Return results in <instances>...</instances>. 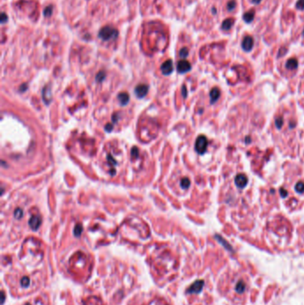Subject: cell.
<instances>
[{
	"instance_id": "obj_1",
	"label": "cell",
	"mask_w": 304,
	"mask_h": 305,
	"mask_svg": "<svg viewBox=\"0 0 304 305\" xmlns=\"http://www.w3.org/2000/svg\"><path fill=\"white\" fill-rule=\"evenodd\" d=\"M119 35V31L111 25L104 26L98 32V36L105 41H109L112 39H115Z\"/></svg>"
},
{
	"instance_id": "obj_2",
	"label": "cell",
	"mask_w": 304,
	"mask_h": 305,
	"mask_svg": "<svg viewBox=\"0 0 304 305\" xmlns=\"http://www.w3.org/2000/svg\"><path fill=\"white\" fill-rule=\"evenodd\" d=\"M208 145V140L204 136H199L195 141V150L198 154H202L205 153Z\"/></svg>"
},
{
	"instance_id": "obj_3",
	"label": "cell",
	"mask_w": 304,
	"mask_h": 305,
	"mask_svg": "<svg viewBox=\"0 0 304 305\" xmlns=\"http://www.w3.org/2000/svg\"><path fill=\"white\" fill-rule=\"evenodd\" d=\"M161 70L164 75H170L173 71V62L169 59L165 61L161 66Z\"/></svg>"
},
{
	"instance_id": "obj_4",
	"label": "cell",
	"mask_w": 304,
	"mask_h": 305,
	"mask_svg": "<svg viewBox=\"0 0 304 305\" xmlns=\"http://www.w3.org/2000/svg\"><path fill=\"white\" fill-rule=\"evenodd\" d=\"M148 93V86L145 84H139L135 88V94L138 98H142Z\"/></svg>"
},
{
	"instance_id": "obj_5",
	"label": "cell",
	"mask_w": 304,
	"mask_h": 305,
	"mask_svg": "<svg viewBox=\"0 0 304 305\" xmlns=\"http://www.w3.org/2000/svg\"><path fill=\"white\" fill-rule=\"evenodd\" d=\"M177 70L179 73H185L191 70V64L186 60H180L177 64Z\"/></svg>"
},
{
	"instance_id": "obj_6",
	"label": "cell",
	"mask_w": 304,
	"mask_h": 305,
	"mask_svg": "<svg viewBox=\"0 0 304 305\" xmlns=\"http://www.w3.org/2000/svg\"><path fill=\"white\" fill-rule=\"evenodd\" d=\"M253 47V39L251 36H246L244 37L242 42V47L244 51L246 52H250L252 49Z\"/></svg>"
},
{
	"instance_id": "obj_7",
	"label": "cell",
	"mask_w": 304,
	"mask_h": 305,
	"mask_svg": "<svg viewBox=\"0 0 304 305\" xmlns=\"http://www.w3.org/2000/svg\"><path fill=\"white\" fill-rule=\"evenodd\" d=\"M203 287V281L202 280H198L196 282H194L188 289H187V292L192 294V293H199L202 291Z\"/></svg>"
},
{
	"instance_id": "obj_8",
	"label": "cell",
	"mask_w": 304,
	"mask_h": 305,
	"mask_svg": "<svg viewBox=\"0 0 304 305\" xmlns=\"http://www.w3.org/2000/svg\"><path fill=\"white\" fill-rule=\"evenodd\" d=\"M29 225L33 230H37L41 225V218L39 216H32L29 220Z\"/></svg>"
},
{
	"instance_id": "obj_9",
	"label": "cell",
	"mask_w": 304,
	"mask_h": 305,
	"mask_svg": "<svg viewBox=\"0 0 304 305\" xmlns=\"http://www.w3.org/2000/svg\"><path fill=\"white\" fill-rule=\"evenodd\" d=\"M235 183L239 188H243L247 184V177L244 174H239L236 177Z\"/></svg>"
},
{
	"instance_id": "obj_10",
	"label": "cell",
	"mask_w": 304,
	"mask_h": 305,
	"mask_svg": "<svg viewBox=\"0 0 304 305\" xmlns=\"http://www.w3.org/2000/svg\"><path fill=\"white\" fill-rule=\"evenodd\" d=\"M234 23H235V19L234 18H228V19H226L222 22L221 29L223 30H229L232 28V26L234 25Z\"/></svg>"
},
{
	"instance_id": "obj_11",
	"label": "cell",
	"mask_w": 304,
	"mask_h": 305,
	"mask_svg": "<svg viewBox=\"0 0 304 305\" xmlns=\"http://www.w3.org/2000/svg\"><path fill=\"white\" fill-rule=\"evenodd\" d=\"M254 16H255V11L253 9H251L250 11L246 12L244 14H243V21L247 23H251L253 19H254Z\"/></svg>"
},
{
	"instance_id": "obj_12",
	"label": "cell",
	"mask_w": 304,
	"mask_h": 305,
	"mask_svg": "<svg viewBox=\"0 0 304 305\" xmlns=\"http://www.w3.org/2000/svg\"><path fill=\"white\" fill-rule=\"evenodd\" d=\"M118 99L122 105H126L129 101V95L126 92H122L118 95Z\"/></svg>"
},
{
	"instance_id": "obj_13",
	"label": "cell",
	"mask_w": 304,
	"mask_h": 305,
	"mask_svg": "<svg viewBox=\"0 0 304 305\" xmlns=\"http://www.w3.org/2000/svg\"><path fill=\"white\" fill-rule=\"evenodd\" d=\"M42 95H43V99L46 102V104H49V102L51 101V91L47 87H46L43 89Z\"/></svg>"
},
{
	"instance_id": "obj_14",
	"label": "cell",
	"mask_w": 304,
	"mask_h": 305,
	"mask_svg": "<svg viewBox=\"0 0 304 305\" xmlns=\"http://www.w3.org/2000/svg\"><path fill=\"white\" fill-rule=\"evenodd\" d=\"M219 95H220L219 89L217 88H214L211 91V103H214L215 101H217L218 98L219 97Z\"/></svg>"
},
{
	"instance_id": "obj_15",
	"label": "cell",
	"mask_w": 304,
	"mask_h": 305,
	"mask_svg": "<svg viewBox=\"0 0 304 305\" xmlns=\"http://www.w3.org/2000/svg\"><path fill=\"white\" fill-rule=\"evenodd\" d=\"M298 67V61L294 58L289 59L286 62V68L289 70H294Z\"/></svg>"
},
{
	"instance_id": "obj_16",
	"label": "cell",
	"mask_w": 304,
	"mask_h": 305,
	"mask_svg": "<svg viewBox=\"0 0 304 305\" xmlns=\"http://www.w3.org/2000/svg\"><path fill=\"white\" fill-rule=\"evenodd\" d=\"M82 231H83L82 225H80V224L76 225V227L74 229V235H75V237H79L81 235Z\"/></svg>"
},
{
	"instance_id": "obj_17",
	"label": "cell",
	"mask_w": 304,
	"mask_h": 305,
	"mask_svg": "<svg viewBox=\"0 0 304 305\" xmlns=\"http://www.w3.org/2000/svg\"><path fill=\"white\" fill-rule=\"evenodd\" d=\"M180 186H181V187L185 188V189L188 188L190 186V180H189V179L188 178H183L182 180H181V181H180Z\"/></svg>"
},
{
	"instance_id": "obj_18",
	"label": "cell",
	"mask_w": 304,
	"mask_h": 305,
	"mask_svg": "<svg viewBox=\"0 0 304 305\" xmlns=\"http://www.w3.org/2000/svg\"><path fill=\"white\" fill-rule=\"evenodd\" d=\"M52 13H53V6L52 5H48L44 9V16H46V17L51 16Z\"/></svg>"
},
{
	"instance_id": "obj_19",
	"label": "cell",
	"mask_w": 304,
	"mask_h": 305,
	"mask_svg": "<svg viewBox=\"0 0 304 305\" xmlns=\"http://www.w3.org/2000/svg\"><path fill=\"white\" fill-rule=\"evenodd\" d=\"M295 190H296L298 193H300V194L303 193L304 192V182H303V181H300V182H298V183L296 184V186H295Z\"/></svg>"
},
{
	"instance_id": "obj_20",
	"label": "cell",
	"mask_w": 304,
	"mask_h": 305,
	"mask_svg": "<svg viewBox=\"0 0 304 305\" xmlns=\"http://www.w3.org/2000/svg\"><path fill=\"white\" fill-rule=\"evenodd\" d=\"M105 71H100V72L97 73V75L96 77V79L97 82H101V81H103L105 79Z\"/></svg>"
},
{
	"instance_id": "obj_21",
	"label": "cell",
	"mask_w": 304,
	"mask_h": 305,
	"mask_svg": "<svg viewBox=\"0 0 304 305\" xmlns=\"http://www.w3.org/2000/svg\"><path fill=\"white\" fill-rule=\"evenodd\" d=\"M244 289H245V284L243 283V281L237 283V290L238 293H243V291H244Z\"/></svg>"
},
{
	"instance_id": "obj_22",
	"label": "cell",
	"mask_w": 304,
	"mask_h": 305,
	"mask_svg": "<svg viewBox=\"0 0 304 305\" xmlns=\"http://www.w3.org/2000/svg\"><path fill=\"white\" fill-rule=\"evenodd\" d=\"M13 215H14V217H15L16 219H21V218L22 217V215H23V211H22V209H20V208H17V209L15 210V211H14Z\"/></svg>"
},
{
	"instance_id": "obj_23",
	"label": "cell",
	"mask_w": 304,
	"mask_h": 305,
	"mask_svg": "<svg viewBox=\"0 0 304 305\" xmlns=\"http://www.w3.org/2000/svg\"><path fill=\"white\" fill-rule=\"evenodd\" d=\"M236 5H237V2H236L235 0H232V1H230V2H228V11L234 10L235 7H236Z\"/></svg>"
},
{
	"instance_id": "obj_24",
	"label": "cell",
	"mask_w": 304,
	"mask_h": 305,
	"mask_svg": "<svg viewBox=\"0 0 304 305\" xmlns=\"http://www.w3.org/2000/svg\"><path fill=\"white\" fill-rule=\"evenodd\" d=\"M138 154H139V150L137 147H133L132 150H131V156L132 158H137L138 157Z\"/></svg>"
},
{
	"instance_id": "obj_25",
	"label": "cell",
	"mask_w": 304,
	"mask_h": 305,
	"mask_svg": "<svg viewBox=\"0 0 304 305\" xmlns=\"http://www.w3.org/2000/svg\"><path fill=\"white\" fill-rule=\"evenodd\" d=\"M179 56L182 58H185L188 56V49L186 47H183L182 49L180 50V52H179Z\"/></svg>"
},
{
	"instance_id": "obj_26",
	"label": "cell",
	"mask_w": 304,
	"mask_h": 305,
	"mask_svg": "<svg viewBox=\"0 0 304 305\" xmlns=\"http://www.w3.org/2000/svg\"><path fill=\"white\" fill-rule=\"evenodd\" d=\"M21 284L22 285V286H24V287H27V286L30 285V278H29L28 277H24V278L22 279V281H21Z\"/></svg>"
},
{
	"instance_id": "obj_27",
	"label": "cell",
	"mask_w": 304,
	"mask_h": 305,
	"mask_svg": "<svg viewBox=\"0 0 304 305\" xmlns=\"http://www.w3.org/2000/svg\"><path fill=\"white\" fill-rule=\"evenodd\" d=\"M296 8L298 10H304V0H298L297 1Z\"/></svg>"
},
{
	"instance_id": "obj_28",
	"label": "cell",
	"mask_w": 304,
	"mask_h": 305,
	"mask_svg": "<svg viewBox=\"0 0 304 305\" xmlns=\"http://www.w3.org/2000/svg\"><path fill=\"white\" fill-rule=\"evenodd\" d=\"M7 20H8V17H7V15L4 13H1V22L2 23H4V22H7Z\"/></svg>"
},
{
	"instance_id": "obj_29",
	"label": "cell",
	"mask_w": 304,
	"mask_h": 305,
	"mask_svg": "<svg viewBox=\"0 0 304 305\" xmlns=\"http://www.w3.org/2000/svg\"><path fill=\"white\" fill-rule=\"evenodd\" d=\"M105 129H106L107 131H109V132H110V131L113 129V125H112V124H110V125H107V126L105 127Z\"/></svg>"
},
{
	"instance_id": "obj_30",
	"label": "cell",
	"mask_w": 304,
	"mask_h": 305,
	"mask_svg": "<svg viewBox=\"0 0 304 305\" xmlns=\"http://www.w3.org/2000/svg\"><path fill=\"white\" fill-rule=\"evenodd\" d=\"M260 1H261V0H252V3L255 4H258L260 3Z\"/></svg>"
},
{
	"instance_id": "obj_31",
	"label": "cell",
	"mask_w": 304,
	"mask_h": 305,
	"mask_svg": "<svg viewBox=\"0 0 304 305\" xmlns=\"http://www.w3.org/2000/svg\"><path fill=\"white\" fill-rule=\"evenodd\" d=\"M280 193H281V194H284V195H285V194H286V192H285V190H283V189L280 191Z\"/></svg>"
},
{
	"instance_id": "obj_32",
	"label": "cell",
	"mask_w": 304,
	"mask_h": 305,
	"mask_svg": "<svg viewBox=\"0 0 304 305\" xmlns=\"http://www.w3.org/2000/svg\"><path fill=\"white\" fill-rule=\"evenodd\" d=\"M303 35H304V30H303Z\"/></svg>"
}]
</instances>
